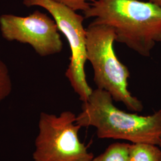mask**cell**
<instances>
[{"label":"cell","instance_id":"6da1fadb","mask_svg":"<svg viewBox=\"0 0 161 161\" xmlns=\"http://www.w3.org/2000/svg\"><path fill=\"white\" fill-rule=\"evenodd\" d=\"M93 22L112 27L116 41L144 57L161 42V7L139 0H94L84 12Z\"/></svg>","mask_w":161,"mask_h":161},{"label":"cell","instance_id":"7a4b0ae2","mask_svg":"<svg viewBox=\"0 0 161 161\" xmlns=\"http://www.w3.org/2000/svg\"><path fill=\"white\" fill-rule=\"evenodd\" d=\"M113 100L109 92L98 88L93 90L76 116V124L81 128H96L98 138L159 146L161 110L147 116L127 113L116 107Z\"/></svg>","mask_w":161,"mask_h":161},{"label":"cell","instance_id":"3957f363","mask_svg":"<svg viewBox=\"0 0 161 161\" xmlns=\"http://www.w3.org/2000/svg\"><path fill=\"white\" fill-rule=\"evenodd\" d=\"M86 59L92 65L97 88L109 92L114 100L124 104L128 109L139 112L142 102L128 89L130 72L117 58L114 49L116 35L108 25L92 22L86 28Z\"/></svg>","mask_w":161,"mask_h":161},{"label":"cell","instance_id":"277c9868","mask_svg":"<svg viewBox=\"0 0 161 161\" xmlns=\"http://www.w3.org/2000/svg\"><path fill=\"white\" fill-rule=\"evenodd\" d=\"M76 116L64 111L58 116L41 113L39 132L35 140L34 161H91L92 153L82 143Z\"/></svg>","mask_w":161,"mask_h":161},{"label":"cell","instance_id":"5b68a950","mask_svg":"<svg viewBox=\"0 0 161 161\" xmlns=\"http://www.w3.org/2000/svg\"><path fill=\"white\" fill-rule=\"evenodd\" d=\"M28 7L38 6L48 12L55 20L59 31L68 41L71 56L65 75L72 88L84 103L92 92L86 81L85 64L86 59V29L85 19L76 12L54 0H23Z\"/></svg>","mask_w":161,"mask_h":161},{"label":"cell","instance_id":"8992f818","mask_svg":"<svg viewBox=\"0 0 161 161\" xmlns=\"http://www.w3.org/2000/svg\"><path fill=\"white\" fill-rule=\"evenodd\" d=\"M0 31L6 40L29 44L41 57L54 55L63 50L64 44L55 20L38 10L27 16L1 15Z\"/></svg>","mask_w":161,"mask_h":161},{"label":"cell","instance_id":"52a82bcc","mask_svg":"<svg viewBox=\"0 0 161 161\" xmlns=\"http://www.w3.org/2000/svg\"><path fill=\"white\" fill-rule=\"evenodd\" d=\"M161 159L159 146L144 143L130 145L127 161H159Z\"/></svg>","mask_w":161,"mask_h":161},{"label":"cell","instance_id":"ba28073f","mask_svg":"<svg viewBox=\"0 0 161 161\" xmlns=\"http://www.w3.org/2000/svg\"><path fill=\"white\" fill-rule=\"evenodd\" d=\"M130 145L127 143L111 144L103 153L91 161H127Z\"/></svg>","mask_w":161,"mask_h":161},{"label":"cell","instance_id":"9c48e42d","mask_svg":"<svg viewBox=\"0 0 161 161\" xmlns=\"http://www.w3.org/2000/svg\"><path fill=\"white\" fill-rule=\"evenodd\" d=\"M12 82L9 70L6 64L0 60V103L12 92Z\"/></svg>","mask_w":161,"mask_h":161},{"label":"cell","instance_id":"30bf717a","mask_svg":"<svg viewBox=\"0 0 161 161\" xmlns=\"http://www.w3.org/2000/svg\"><path fill=\"white\" fill-rule=\"evenodd\" d=\"M54 1L69 7L72 10L86 12L90 7L91 3L94 0H54Z\"/></svg>","mask_w":161,"mask_h":161},{"label":"cell","instance_id":"8fae6325","mask_svg":"<svg viewBox=\"0 0 161 161\" xmlns=\"http://www.w3.org/2000/svg\"><path fill=\"white\" fill-rule=\"evenodd\" d=\"M149 1L161 7V0H149Z\"/></svg>","mask_w":161,"mask_h":161},{"label":"cell","instance_id":"7c38bea8","mask_svg":"<svg viewBox=\"0 0 161 161\" xmlns=\"http://www.w3.org/2000/svg\"><path fill=\"white\" fill-rule=\"evenodd\" d=\"M159 147H160V148H161V143H160V144H159Z\"/></svg>","mask_w":161,"mask_h":161},{"label":"cell","instance_id":"4fadbf2b","mask_svg":"<svg viewBox=\"0 0 161 161\" xmlns=\"http://www.w3.org/2000/svg\"><path fill=\"white\" fill-rule=\"evenodd\" d=\"M161 161V159H160V161Z\"/></svg>","mask_w":161,"mask_h":161}]
</instances>
